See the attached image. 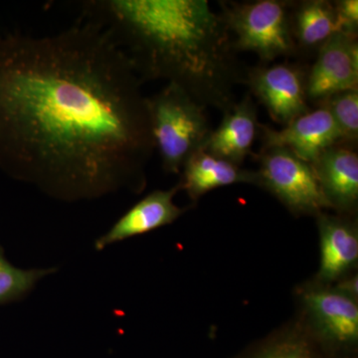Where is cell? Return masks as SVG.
I'll return each mask as SVG.
<instances>
[{"mask_svg":"<svg viewBox=\"0 0 358 358\" xmlns=\"http://www.w3.org/2000/svg\"><path fill=\"white\" fill-rule=\"evenodd\" d=\"M178 192L176 185L171 189L155 190L136 202L115 221L108 232L96 240V251H102L110 245L140 236L178 220L186 211V208H180L174 203V196Z\"/></svg>","mask_w":358,"mask_h":358,"instance_id":"7c38bea8","label":"cell"},{"mask_svg":"<svg viewBox=\"0 0 358 358\" xmlns=\"http://www.w3.org/2000/svg\"><path fill=\"white\" fill-rule=\"evenodd\" d=\"M256 157L259 187L272 193L291 213L317 216L331 208L310 164L284 148H262Z\"/></svg>","mask_w":358,"mask_h":358,"instance_id":"5b68a950","label":"cell"},{"mask_svg":"<svg viewBox=\"0 0 358 358\" xmlns=\"http://www.w3.org/2000/svg\"><path fill=\"white\" fill-rule=\"evenodd\" d=\"M237 183L260 186L258 171L244 169L199 150L186 160L178 185L195 203L211 190Z\"/></svg>","mask_w":358,"mask_h":358,"instance_id":"5bb4252c","label":"cell"},{"mask_svg":"<svg viewBox=\"0 0 358 358\" xmlns=\"http://www.w3.org/2000/svg\"><path fill=\"white\" fill-rule=\"evenodd\" d=\"M319 106L331 113L341 133V143L353 147L358 138V89L334 94Z\"/></svg>","mask_w":358,"mask_h":358,"instance_id":"ac0fdd59","label":"cell"},{"mask_svg":"<svg viewBox=\"0 0 358 358\" xmlns=\"http://www.w3.org/2000/svg\"><path fill=\"white\" fill-rule=\"evenodd\" d=\"M262 148H284L308 164L327 148L341 143V136L331 113L319 106L296 117L282 129L259 124Z\"/></svg>","mask_w":358,"mask_h":358,"instance_id":"9c48e42d","label":"cell"},{"mask_svg":"<svg viewBox=\"0 0 358 358\" xmlns=\"http://www.w3.org/2000/svg\"><path fill=\"white\" fill-rule=\"evenodd\" d=\"M141 85L109 33L83 18L0 38V164L68 201L143 192L155 150Z\"/></svg>","mask_w":358,"mask_h":358,"instance_id":"6da1fadb","label":"cell"},{"mask_svg":"<svg viewBox=\"0 0 358 358\" xmlns=\"http://www.w3.org/2000/svg\"><path fill=\"white\" fill-rule=\"evenodd\" d=\"M155 150L164 173L179 174L186 160L202 150L211 133L206 108L173 83L147 96Z\"/></svg>","mask_w":358,"mask_h":358,"instance_id":"3957f363","label":"cell"},{"mask_svg":"<svg viewBox=\"0 0 358 358\" xmlns=\"http://www.w3.org/2000/svg\"><path fill=\"white\" fill-rule=\"evenodd\" d=\"M307 324L322 345L352 350L358 341L357 301L331 286L315 284L301 291Z\"/></svg>","mask_w":358,"mask_h":358,"instance_id":"8992f818","label":"cell"},{"mask_svg":"<svg viewBox=\"0 0 358 358\" xmlns=\"http://www.w3.org/2000/svg\"><path fill=\"white\" fill-rule=\"evenodd\" d=\"M54 272L56 268L24 270L15 267L8 262L0 247V306L24 298L40 280Z\"/></svg>","mask_w":358,"mask_h":358,"instance_id":"e0dca14e","label":"cell"},{"mask_svg":"<svg viewBox=\"0 0 358 358\" xmlns=\"http://www.w3.org/2000/svg\"><path fill=\"white\" fill-rule=\"evenodd\" d=\"M317 217L320 233V259L315 284L331 286L352 274L358 262L357 224L348 215H329L322 212Z\"/></svg>","mask_w":358,"mask_h":358,"instance_id":"30bf717a","label":"cell"},{"mask_svg":"<svg viewBox=\"0 0 358 358\" xmlns=\"http://www.w3.org/2000/svg\"><path fill=\"white\" fill-rule=\"evenodd\" d=\"M291 10V27L299 50L317 52L336 29L334 2L306 0Z\"/></svg>","mask_w":358,"mask_h":358,"instance_id":"9a60e30c","label":"cell"},{"mask_svg":"<svg viewBox=\"0 0 358 358\" xmlns=\"http://www.w3.org/2000/svg\"><path fill=\"white\" fill-rule=\"evenodd\" d=\"M322 343L308 324H296L261 345L245 358H324Z\"/></svg>","mask_w":358,"mask_h":358,"instance_id":"2e32d148","label":"cell"},{"mask_svg":"<svg viewBox=\"0 0 358 358\" xmlns=\"http://www.w3.org/2000/svg\"><path fill=\"white\" fill-rule=\"evenodd\" d=\"M259 124L256 103L248 94L223 113L220 126L212 129L202 150L242 166L246 157L252 154Z\"/></svg>","mask_w":358,"mask_h":358,"instance_id":"4fadbf2b","label":"cell"},{"mask_svg":"<svg viewBox=\"0 0 358 358\" xmlns=\"http://www.w3.org/2000/svg\"><path fill=\"white\" fill-rule=\"evenodd\" d=\"M306 79L307 73L300 65L286 62L248 68L245 84L273 121L285 127L310 110Z\"/></svg>","mask_w":358,"mask_h":358,"instance_id":"52a82bcc","label":"cell"},{"mask_svg":"<svg viewBox=\"0 0 358 358\" xmlns=\"http://www.w3.org/2000/svg\"><path fill=\"white\" fill-rule=\"evenodd\" d=\"M331 209L352 215L358 202V155L352 147L327 148L310 164Z\"/></svg>","mask_w":358,"mask_h":358,"instance_id":"8fae6325","label":"cell"},{"mask_svg":"<svg viewBox=\"0 0 358 358\" xmlns=\"http://www.w3.org/2000/svg\"><path fill=\"white\" fill-rule=\"evenodd\" d=\"M235 51L255 53L263 63L298 53L291 27V3L279 0L220 1Z\"/></svg>","mask_w":358,"mask_h":358,"instance_id":"277c9868","label":"cell"},{"mask_svg":"<svg viewBox=\"0 0 358 358\" xmlns=\"http://www.w3.org/2000/svg\"><path fill=\"white\" fill-rule=\"evenodd\" d=\"M334 7L338 32L357 37L358 30L357 0L334 1Z\"/></svg>","mask_w":358,"mask_h":358,"instance_id":"d6986e66","label":"cell"},{"mask_svg":"<svg viewBox=\"0 0 358 358\" xmlns=\"http://www.w3.org/2000/svg\"><path fill=\"white\" fill-rule=\"evenodd\" d=\"M358 89L357 37L334 33L317 50L315 64L306 79L308 102L319 105L329 96Z\"/></svg>","mask_w":358,"mask_h":358,"instance_id":"ba28073f","label":"cell"},{"mask_svg":"<svg viewBox=\"0 0 358 358\" xmlns=\"http://www.w3.org/2000/svg\"><path fill=\"white\" fill-rule=\"evenodd\" d=\"M331 288L338 293L345 294L352 300H358V277L357 274H350L341 278L338 282H334Z\"/></svg>","mask_w":358,"mask_h":358,"instance_id":"ffe728a7","label":"cell"},{"mask_svg":"<svg viewBox=\"0 0 358 358\" xmlns=\"http://www.w3.org/2000/svg\"><path fill=\"white\" fill-rule=\"evenodd\" d=\"M81 18L109 33L143 83L166 80L203 107L221 112L235 103L248 68L229 29L207 0H88Z\"/></svg>","mask_w":358,"mask_h":358,"instance_id":"7a4b0ae2","label":"cell"}]
</instances>
